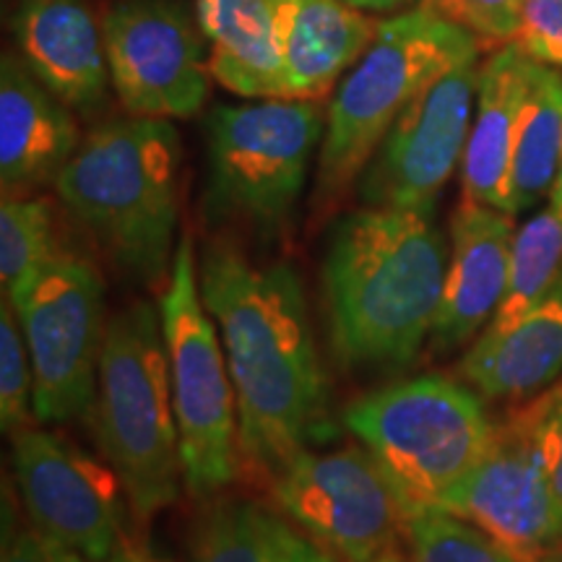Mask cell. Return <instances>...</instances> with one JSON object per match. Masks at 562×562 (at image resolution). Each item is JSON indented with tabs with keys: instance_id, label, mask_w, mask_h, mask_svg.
Returning <instances> with one entry per match:
<instances>
[{
	"instance_id": "cell-1",
	"label": "cell",
	"mask_w": 562,
	"mask_h": 562,
	"mask_svg": "<svg viewBox=\"0 0 562 562\" xmlns=\"http://www.w3.org/2000/svg\"><path fill=\"white\" fill-rule=\"evenodd\" d=\"M199 284L235 385L237 448L248 467L271 476L331 435L305 286L292 263L250 261L229 237L203 248Z\"/></svg>"
},
{
	"instance_id": "cell-2",
	"label": "cell",
	"mask_w": 562,
	"mask_h": 562,
	"mask_svg": "<svg viewBox=\"0 0 562 562\" xmlns=\"http://www.w3.org/2000/svg\"><path fill=\"white\" fill-rule=\"evenodd\" d=\"M448 256L435 211L362 206L328 232L321 307L347 372L391 375L417 362L446 290Z\"/></svg>"
},
{
	"instance_id": "cell-3",
	"label": "cell",
	"mask_w": 562,
	"mask_h": 562,
	"mask_svg": "<svg viewBox=\"0 0 562 562\" xmlns=\"http://www.w3.org/2000/svg\"><path fill=\"white\" fill-rule=\"evenodd\" d=\"M180 133L165 117L97 125L55 182L70 220L140 290L170 279L180 222Z\"/></svg>"
},
{
	"instance_id": "cell-4",
	"label": "cell",
	"mask_w": 562,
	"mask_h": 562,
	"mask_svg": "<svg viewBox=\"0 0 562 562\" xmlns=\"http://www.w3.org/2000/svg\"><path fill=\"white\" fill-rule=\"evenodd\" d=\"M89 417L136 516L170 508L186 480L165 331L151 302H131L110 315Z\"/></svg>"
},
{
	"instance_id": "cell-5",
	"label": "cell",
	"mask_w": 562,
	"mask_h": 562,
	"mask_svg": "<svg viewBox=\"0 0 562 562\" xmlns=\"http://www.w3.org/2000/svg\"><path fill=\"white\" fill-rule=\"evenodd\" d=\"M480 55V40L427 5L383 19L375 42L344 76L326 108V131L315 172V209L341 199L414 97L463 58Z\"/></svg>"
},
{
	"instance_id": "cell-6",
	"label": "cell",
	"mask_w": 562,
	"mask_h": 562,
	"mask_svg": "<svg viewBox=\"0 0 562 562\" xmlns=\"http://www.w3.org/2000/svg\"><path fill=\"white\" fill-rule=\"evenodd\" d=\"M344 425L381 463L406 518L438 510L495 435L480 393L440 372L364 393L344 409Z\"/></svg>"
},
{
	"instance_id": "cell-7",
	"label": "cell",
	"mask_w": 562,
	"mask_h": 562,
	"mask_svg": "<svg viewBox=\"0 0 562 562\" xmlns=\"http://www.w3.org/2000/svg\"><path fill=\"white\" fill-rule=\"evenodd\" d=\"M323 131L326 112L311 100H248L211 110V220L240 224L258 240H279L305 191Z\"/></svg>"
},
{
	"instance_id": "cell-8",
	"label": "cell",
	"mask_w": 562,
	"mask_h": 562,
	"mask_svg": "<svg viewBox=\"0 0 562 562\" xmlns=\"http://www.w3.org/2000/svg\"><path fill=\"white\" fill-rule=\"evenodd\" d=\"M161 331L175 419H178L182 480L195 501H211L235 480L237 398L216 323L199 284L193 240L180 237L170 279L159 297Z\"/></svg>"
},
{
	"instance_id": "cell-9",
	"label": "cell",
	"mask_w": 562,
	"mask_h": 562,
	"mask_svg": "<svg viewBox=\"0 0 562 562\" xmlns=\"http://www.w3.org/2000/svg\"><path fill=\"white\" fill-rule=\"evenodd\" d=\"M9 300L30 347L37 425L89 417L110 323L102 273L68 250Z\"/></svg>"
},
{
	"instance_id": "cell-10",
	"label": "cell",
	"mask_w": 562,
	"mask_h": 562,
	"mask_svg": "<svg viewBox=\"0 0 562 562\" xmlns=\"http://www.w3.org/2000/svg\"><path fill=\"white\" fill-rule=\"evenodd\" d=\"M271 497L286 521L344 562H370L406 533V510L364 446L294 453L271 474Z\"/></svg>"
},
{
	"instance_id": "cell-11",
	"label": "cell",
	"mask_w": 562,
	"mask_h": 562,
	"mask_svg": "<svg viewBox=\"0 0 562 562\" xmlns=\"http://www.w3.org/2000/svg\"><path fill=\"white\" fill-rule=\"evenodd\" d=\"M110 81L128 115L188 121L211 91L209 42L175 0H121L102 16Z\"/></svg>"
},
{
	"instance_id": "cell-12",
	"label": "cell",
	"mask_w": 562,
	"mask_h": 562,
	"mask_svg": "<svg viewBox=\"0 0 562 562\" xmlns=\"http://www.w3.org/2000/svg\"><path fill=\"white\" fill-rule=\"evenodd\" d=\"M480 70V55L463 58L406 104L357 180L362 206L435 211L467 151Z\"/></svg>"
},
{
	"instance_id": "cell-13",
	"label": "cell",
	"mask_w": 562,
	"mask_h": 562,
	"mask_svg": "<svg viewBox=\"0 0 562 562\" xmlns=\"http://www.w3.org/2000/svg\"><path fill=\"white\" fill-rule=\"evenodd\" d=\"M11 463L32 526L47 537L89 562H104L123 542L128 495L110 463L37 425L11 435Z\"/></svg>"
},
{
	"instance_id": "cell-14",
	"label": "cell",
	"mask_w": 562,
	"mask_h": 562,
	"mask_svg": "<svg viewBox=\"0 0 562 562\" xmlns=\"http://www.w3.org/2000/svg\"><path fill=\"white\" fill-rule=\"evenodd\" d=\"M438 510L459 516L521 562H539L562 537V508L533 442L529 406L495 425L487 453Z\"/></svg>"
},
{
	"instance_id": "cell-15",
	"label": "cell",
	"mask_w": 562,
	"mask_h": 562,
	"mask_svg": "<svg viewBox=\"0 0 562 562\" xmlns=\"http://www.w3.org/2000/svg\"><path fill=\"white\" fill-rule=\"evenodd\" d=\"M513 216L501 209L461 199L451 214V256L446 290L430 334L435 355H451L476 339L508 290Z\"/></svg>"
},
{
	"instance_id": "cell-16",
	"label": "cell",
	"mask_w": 562,
	"mask_h": 562,
	"mask_svg": "<svg viewBox=\"0 0 562 562\" xmlns=\"http://www.w3.org/2000/svg\"><path fill=\"white\" fill-rule=\"evenodd\" d=\"M19 55L47 89L83 117L108 100L110 66L102 21L83 0H19L13 13Z\"/></svg>"
},
{
	"instance_id": "cell-17",
	"label": "cell",
	"mask_w": 562,
	"mask_h": 562,
	"mask_svg": "<svg viewBox=\"0 0 562 562\" xmlns=\"http://www.w3.org/2000/svg\"><path fill=\"white\" fill-rule=\"evenodd\" d=\"M81 144L74 110L42 83L21 55L0 60V186L30 195L55 186Z\"/></svg>"
},
{
	"instance_id": "cell-18",
	"label": "cell",
	"mask_w": 562,
	"mask_h": 562,
	"mask_svg": "<svg viewBox=\"0 0 562 562\" xmlns=\"http://www.w3.org/2000/svg\"><path fill=\"white\" fill-rule=\"evenodd\" d=\"M290 100L321 102L378 37L372 19L344 0H271Z\"/></svg>"
},
{
	"instance_id": "cell-19",
	"label": "cell",
	"mask_w": 562,
	"mask_h": 562,
	"mask_svg": "<svg viewBox=\"0 0 562 562\" xmlns=\"http://www.w3.org/2000/svg\"><path fill=\"white\" fill-rule=\"evenodd\" d=\"M461 381L492 402H524L562 375V273L547 297L501 334H480L459 362Z\"/></svg>"
},
{
	"instance_id": "cell-20",
	"label": "cell",
	"mask_w": 562,
	"mask_h": 562,
	"mask_svg": "<svg viewBox=\"0 0 562 562\" xmlns=\"http://www.w3.org/2000/svg\"><path fill=\"white\" fill-rule=\"evenodd\" d=\"M529 63L513 42L484 60L472 131L461 159L463 199L505 214H510V165L529 83Z\"/></svg>"
},
{
	"instance_id": "cell-21",
	"label": "cell",
	"mask_w": 562,
	"mask_h": 562,
	"mask_svg": "<svg viewBox=\"0 0 562 562\" xmlns=\"http://www.w3.org/2000/svg\"><path fill=\"white\" fill-rule=\"evenodd\" d=\"M214 81L243 100H290L271 0H195Z\"/></svg>"
},
{
	"instance_id": "cell-22",
	"label": "cell",
	"mask_w": 562,
	"mask_h": 562,
	"mask_svg": "<svg viewBox=\"0 0 562 562\" xmlns=\"http://www.w3.org/2000/svg\"><path fill=\"white\" fill-rule=\"evenodd\" d=\"M531 60V58H529ZM562 157V74L529 63V83L510 165V214L539 206L552 193Z\"/></svg>"
},
{
	"instance_id": "cell-23",
	"label": "cell",
	"mask_w": 562,
	"mask_h": 562,
	"mask_svg": "<svg viewBox=\"0 0 562 562\" xmlns=\"http://www.w3.org/2000/svg\"><path fill=\"white\" fill-rule=\"evenodd\" d=\"M562 273V214L552 203L513 235L508 290L482 334H501L547 297Z\"/></svg>"
},
{
	"instance_id": "cell-24",
	"label": "cell",
	"mask_w": 562,
	"mask_h": 562,
	"mask_svg": "<svg viewBox=\"0 0 562 562\" xmlns=\"http://www.w3.org/2000/svg\"><path fill=\"white\" fill-rule=\"evenodd\" d=\"M68 252L60 243L55 206L42 195H3L0 203V284L13 297Z\"/></svg>"
},
{
	"instance_id": "cell-25",
	"label": "cell",
	"mask_w": 562,
	"mask_h": 562,
	"mask_svg": "<svg viewBox=\"0 0 562 562\" xmlns=\"http://www.w3.org/2000/svg\"><path fill=\"white\" fill-rule=\"evenodd\" d=\"M273 513L240 497H211L188 533L191 562H277Z\"/></svg>"
},
{
	"instance_id": "cell-26",
	"label": "cell",
	"mask_w": 562,
	"mask_h": 562,
	"mask_svg": "<svg viewBox=\"0 0 562 562\" xmlns=\"http://www.w3.org/2000/svg\"><path fill=\"white\" fill-rule=\"evenodd\" d=\"M412 562H521L495 539L446 510H425L406 521Z\"/></svg>"
},
{
	"instance_id": "cell-27",
	"label": "cell",
	"mask_w": 562,
	"mask_h": 562,
	"mask_svg": "<svg viewBox=\"0 0 562 562\" xmlns=\"http://www.w3.org/2000/svg\"><path fill=\"white\" fill-rule=\"evenodd\" d=\"M30 425H37L32 357L19 315L11 300L3 297V305H0V427L5 435H16Z\"/></svg>"
},
{
	"instance_id": "cell-28",
	"label": "cell",
	"mask_w": 562,
	"mask_h": 562,
	"mask_svg": "<svg viewBox=\"0 0 562 562\" xmlns=\"http://www.w3.org/2000/svg\"><path fill=\"white\" fill-rule=\"evenodd\" d=\"M422 5L472 32L480 42L508 45L526 0H419Z\"/></svg>"
},
{
	"instance_id": "cell-29",
	"label": "cell",
	"mask_w": 562,
	"mask_h": 562,
	"mask_svg": "<svg viewBox=\"0 0 562 562\" xmlns=\"http://www.w3.org/2000/svg\"><path fill=\"white\" fill-rule=\"evenodd\" d=\"M510 42L526 58L562 68V0H526Z\"/></svg>"
},
{
	"instance_id": "cell-30",
	"label": "cell",
	"mask_w": 562,
	"mask_h": 562,
	"mask_svg": "<svg viewBox=\"0 0 562 562\" xmlns=\"http://www.w3.org/2000/svg\"><path fill=\"white\" fill-rule=\"evenodd\" d=\"M526 406H529L539 459H542L547 480H550L552 495L558 497L562 508V383Z\"/></svg>"
},
{
	"instance_id": "cell-31",
	"label": "cell",
	"mask_w": 562,
	"mask_h": 562,
	"mask_svg": "<svg viewBox=\"0 0 562 562\" xmlns=\"http://www.w3.org/2000/svg\"><path fill=\"white\" fill-rule=\"evenodd\" d=\"M0 562H89L83 554L70 550L58 539L47 537L37 526L13 531L3 539V560Z\"/></svg>"
},
{
	"instance_id": "cell-32",
	"label": "cell",
	"mask_w": 562,
	"mask_h": 562,
	"mask_svg": "<svg viewBox=\"0 0 562 562\" xmlns=\"http://www.w3.org/2000/svg\"><path fill=\"white\" fill-rule=\"evenodd\" d=\"M273 558L277 562H334V554L318 547L281 518L271 516Z\"/></svg>"
},
{
	"instance_id": "cell-33",
	"label": "cell",
	"mask_w": 562,
	"mask_h": 562,
	"mask_svg": "<svg viewBox=\"0 0 562 562\" xmlns=\"http://www.w3.org/2000/svg\"><path fill=\"white\" fill-rule=\"evenodd\" d=\"M344 3L355 5V9H360L364 13H391L409 9L417 0H344Z\"/></svg>"
},
{
	"instance_id": "cell-34",
	"label": "cell",
	"mask_w": 562,
	"mask_h": 562,
	"mask_svg": "<svg viewBox=\"0 0 562 562\" xmlns=\"http://www.w3.org/2000/svg\"><path fill=\"white\" fill-rule=\"evenodd\" d=\"M104 562H138V558H136V542H133L128 533H125L123 542L117 544L115 550H112V554Z\"/></svg>"
},
{
	"instance_id": "cell-35",
	"label": "cell",
	"mask_w": 562,
	"mask_h": 562,
	"mask_svg": "<svg viewBox=\"0 0 562 562\" xmlns=\"http://www.w3.org/2000/svg\"><path fill=\"white\" fill-rule=\"evenodd\" d=\"M550 203L554 209L560 211L562 214V157H560V170H558V180H554V188H552V193H550Z\"/></svg>"
},
{
	"instance_id": "cell-36",
	"label": "cell",
	"mask_w": 562,
	"mask_h": 562,
	"mask_svg": "<svg viewBox=\"0 0 562 562\" xmlns=\"http://www.w3.org/2000/svg\"><path fill=\"white\" fill-rule=\"evenodd\" d=\"M133 542H136V539H133ZM136 558H138V562H170V560L159 558V554H154L146 544H138V542H136Z\"/></svg>"
},
{
	"instance_id": "cell-37",
	"label": "cell",
	"mask_w": 562,
	"mask_h": 562,
	"mask_svg": "<svg viewBox=\"0 0 562 562\" xmlns=\"http://www.w3.org/2000/svg\"><path fill=\"white\" fill-rule=\"evenodd\" d=\"M539 562H562V537L550 547V552H547Z\"/></svg>"
},
{
	"instance_id": "cell-38",
	"label": "cell",
	"mask_w": 562,
	"mask_h": 562,
	"mask_svg": "<svg viewBox=\"0 0 562 562\" xmlns=\"http://www.w3.org/2000/svg\"><path fill=\"white\" fill-rule=\"evenodd\" d=\"M370 562H412V560H406L404 554H398L396 550H391V552H385V554H381V558H375V560H370Z\"/></svg>"
}]
</instances>
